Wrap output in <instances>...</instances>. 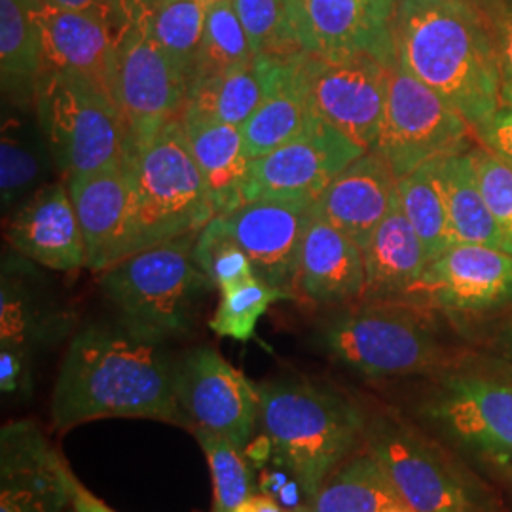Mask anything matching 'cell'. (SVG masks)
I'll list each match as a JSON object with an SVG mask.
<instances>
[{"instance_id":"obj_33","label":"cell","mask_w":512,"mask_h":512,"mask_svg":"<svg viewBox=\"0 0 512 512\" xmlns=\"http://www.w3.org/2000/svg\"><path fill=\"white\" fill-rule=\"evenodd\" d=\"M401 499L370 454L344 461L311 499L310 512H389Z\"/></svg>"},{"instance_id":"obj_44","label":"cell","mask_w":512,"mask_h":512,"mask_svg":"<svg viewBox=\"0 0 512 512\" xmlns=\"http://www.w3.org/2000/svg\"><path fill=\"white\" fill-rule=\"evenodd\" d=\"M44 4H50L55 8H65V10H93V8H105V10H114L131 19L133 8L137 0H40Z\"/></svg>"},{"instance_id":"obj_46","label":"cell","mask_w":512,"mask_h":512,"mask_svg":"<svg viewBox=\"0 0 512 512\" xmlns=\"http://www.w3.org/2000/svg\"><path fill=\"white\" fill-rule=\"evenodd\" d=\"M469 2H473L475 6H478L482 12H486L490 19L494 16L495 10L499 8V4L503 2V0H469Z\"/></svg>"},{"instance_id":"obj_16","label":"cell","mask_w":512,"mask_h":512,"mask_svg":"<svg viewBox=\"0 0 512 512\" xmlns=\"http://www.w3.org/2000/svg\"><path fill=\"white\" fill-rule=\"evenodd\" d=\"M512 298V255L486 245H454L435 258L403 300L444 311H482Z\"/></svg>"},{"instance_id":"obj_22","label":"cell","mask_w":512,"mask_h":512,"mask_svg":"<svg viewBox=\"0 0 512 512\" xmlns=\"http://www.w3.org/2000/svg\"><path fill=\"white\" fill-rule=\"evenodd\" d=\"M427 412L458 439L512 458V387L484 378H452Z\"/></svg>"},{"instance_id":"obj_43","label":"cell","mask_w":512,"mask_h":512,"mask_svg":"<svg viewBox=\"0 0 512 512\" xmlns=\"http://www.w3.org/2000/svg\"><path fill=\"white\" fill-rule=\"evenodd\" d=\"M67 484H69V497H71V509L73 512H116L107 507L99 497L95 495L78 480L73 469L67 465Z\"/></svg>"},{"instance_id":"obj_42","label":"cell","mask_w":512,"mask_h":512,"mask_svg":"<svg viewBox=\"0 0 512 512\" xmlns=\"http://www.w3.org/2000/svg\"><path fill=\"white\" fill-rule=\"evenodd\" d=\"M484 147L512 165V103H503L494 114L475 129Z\"/></svg>"},{"instance_id":"obj_35","label":"cell","mask_w":512,"mask_h":512,"mask_svg":"<svg viewBox=\"0 0 512 512\" xmlns=\"http://www.w3.org/2000/svg\"><path fill=\"white\" fill-rule=\"evenodd\" d=\"M253 61L255 54L232 6V0H219L209 4L196 71L190 82L241 69L251 65Z\"/></svg>"},{"instance_id":"obj_41","label":"cell","mask_w":512,"mask_h":512,"mask_svg":"<svg viewBox=\"0 0 512 512\" xmlns=\"http://www.w3.org/2000/svg\"><path fill=\"white\" fill-rule=\"evenodd\" d=\"M499 71H501V99L512 103V2H501L492 16Z\"/></svg>"},{"instance_id":"obj_28","label":"cell","mask_w":512,"mask_h":512,"mask_svg":"<svg viewBox=\"0 0 512 512\" xmlns=\"http://www.w3.org/2000/svg\"><path fill=\"white\" fill-rule=\"evenodd\" d=\"M44 73L38 0H0V76L4 103L35 109Z\"/></svg>"},{"instance_id":"obj_9","label":"cell","mask_w":512,"mask_h":512,"mask_svg":"<svg viewBox=\"0 0 512 512\" xmlns=\"http://www.w3.org/2000/svg\"><path fill=\"white\" fill-rule=\"evenodd\" d=\"M105 86L126 124V147H137L179 118L188 95V76L129 21L110 52Z\"/></svg>"},{"instance_id":"obj_21","label":"cell","mask_w":512,"mask_h":512,"mask_svg":"<svg viewBox=\"0 0 512 512\" xmlns=\"http://www.w3.org/2000/svg\"><path fill=\"white\" fill-rule=\"evenodd\" d=\"M395 198L397 177L378 152L368 150L315 200L313 215L365 249L391 211Z\"/></svg>"},{"instance_id":"obj_20","label":"cell","mask_w":512,"mask_h":512,"mask_svg":"<svg viewBox=\"0 0 512 512\" xmlns=\"http://www.w3.org/2000/svg\"><path fill=\"white\" fill-rule=\"evenodd\" d=\"M129 21L114 10H65L38 0L44 71L86 74L105 82L110 52Z\"/></svg>"},{"instance_id":"obj_38","label":"cell","mask_w":512,"mask_h":512,"mask_svg":"<svg viewBox=\"0 0 512 512\" xmlns=\"http://www.w3.org/2000/svg\"><path fill=\"white\" fill-rule=\"evenodd\" d=\"M255 57H291L302 52L283 0H232Z\"/></svg>"},{"instance_id":"obj_23","label":"cell","mask_w":512,"mask_h":512,"mask_svg":"<svg viewBox=\"0 0 512 512\" xmlns=\"http://www.w3.org/2000/svg\"><path fill=\"white\" fill-rule=\"evenodd\" d=\"M80 222L88 270L103 274L122 260L129 213V184L124 165H112L67 181Z\"/></svg>"},{"instance_id":"obj_2","label":"cell","mask_w":512,"mask_h":512,"mask_svg":"<svg viewBox=\"0 0 512 512\" xmlns=\"http://www.w3.org/2000/svg\"><path fill=\"white\" fill-rule=\"evenodd\" d=\"M395 52L473 129L503 105L494 23L469 0H397Z\"/></svg>"},{"instance_id":"obj_1","label":"cell","mask_w":512,"mask_h":512,"mask_svg":"<svg viewBox=\"0 0 512 512\" xmlns=\"http://www.w3.org/2000/svg\"><path fill=\"white\" fill-rule=\"evenodd\" d=\"M52 425L59 431L103 418H147L190 429L162 344L122 325L78 330L55 380Z\"/></svg>"},{"instance_id":"obj_32","label":"cell","mask_w":512,"mask_h":512,"mask_svg":"<svg viewBox=\"0 0 512 512\" xmlns=\"http://www.w3.org/2000/svg\"><path fill=\"white\" fill-rule=\"evenodd\" d=\"M264 93L266 78L255 57L247 67L190 82L183 110L205 120L241 128L262 103Z\"/></svg>"},{"instance_id":"obj_27","label":"cell","mask_w":512,"mask_h":512,"mask_svg":"<svg viewBox=\"0 0 512 512\" xmlns=\"http://www.w3.org/2000/svg\"><path fill=\"white\" fill-rule=\"evenodd\" d=\"M363 255L365 300H403L431 262L399 198L366 243Z\"/></svg>"},{"instance_id":"obj_37","label":"cell","mask_w":512,"mask_h":512,"mask_svg":"<svg viewBox=\"0 0 512 512\" xmlns=\"http://www.w3.org/2000/svg\"><path fill=\"white\" fill-rule=\"evenodd\" d=\"M279 300H294L283 289L272 287L258 277L220 293L219 308L209 321V329L220 338L249 342L255 338L260 317Z\"/></svg>"},{"instance_id":"obj_4","label":"cell","mask_w":512,"mask_h":512,"mask_svg":"<svg viewBox=\"0 0 512 512\" xmlns=\"http://www.w3.org/2000/svg\"><path fill=\"white\" fill-rule=\"evenodd\" d=\"M129 213L122 260L186 234H200L217 217L181 120L148 141L126 147Z\"/></svg>"},{"instance_id":"obj_5","label":"cell","mask_w":512,"mask_h":512,"mask_svg":"<svg viewBox=\"0 0 512 512\" xmlns=\"http://www.w3.org/2000/svg\"><path fill=\"white\" fill-rule=\"evenodd\" d=\"M198 236L165 241L101 274L99 285L118 325L158 344L194 329L203 300L215 289L194 258Z\"/></svg>"},{"instance_id":"obj_50","label":"cell","mask_w":512,"mask_h":512,"mask_svg":"<svg viewBox=\"0 0 512 512\" xmlns=\"http://www.w3.org/2000/svg\"><path fill=\"white\" fill-rule=\"evenodd\" d=\"M67 512H73V509H69V511H67Z\"/></svg>"},{"instance_id":"obj_40","label":"cell","mask_w":512,"mask_h":512,"mask_svg":"<svg viewBox=\"0 0 512 512\" xmlns=\"http://www.w3.org/2000/svg\"><path fill=\"white\" fill-rule=\"evenodd\" d=\"M469 154L480 192L505 241V251L512 255V165L490 148H471Z\"/></svg>"},{"instance_id":"obj_26","label":"cell","mask_w":512,"mask_h":512,"mask_svg":"<svg viewBox=\"0 0 512 512\" xmlns=\"http://www.w3.org/2000/svg\"><path fill=\"white\" fill-rule=\"evenodd\" d=\"M294 55L256 57L266 78V93L258 109L241 126L251 160L293 141L310 126L313 116L298 80Z\"/></svg>"},{"instance_id":"obj_18","label":"cell","mask_w":512,"mask_h":512,"mask_svg":"<svg viewBox=\"0 0 512 512\" xmlns=\"http://www.w3.org/2000/svg\"><path fill=\"white\" fill-rule=\"evenodd\" d=\"M67 310L31 260L16 251L2 258L0 349H10L33 365L35 355L54 348L73 332Z\"/></svg>"},{"instance_id":"obj_13","label":"cell","mask_w":512,"mask_h":512,"mask_svg":"<svg viewBox=\"0 0 512 512\" xmlns=\"http://www.w3.org/2000/svg\"><path fill=\"white\" fill-rule=\"evenodd\" d=\"M365 150L317 118L293 141L251 160L245 203L260 198L317 200Z\"/></svg>"},{"instance_id":"obj_24","label":"cell","mask_w":512,"mask_h":512,"mask_svg":"<svg viewBox=\"0 0 512 512\" xmlns=\"http://www.w3.org/2000/svg\"><path fill=\"white\" fill-rule=\"evenodd\" d=\"M363 249L313 215L300 256L296 296L315 306H342L365 296Z\"/></svg>"},{"instance_id":"obj_30","label":"cell","mask_w":512,"mask_h":512,"mask_svg":"<svg viewBox=\"0 0 512 512\" xmlns=\"http://www.w3.org/2000/svg\"><path fill=\"white\" fill-rule=\"evenodd\" d=\"M433 173L456 245H486L505 251L503 236L476 181L469 150L435 160Z\"/></svg>"},{"instance_id":"obj_34","label":"cell","mask_w":512,"mask_h":512,"mask_svg":"<svg viewBox=\"0 0 512 512\" xmlns=\"http://www.w3.org/2000/svg\"><path fill=\"white\" fill-rule=\"evenodd\" d=\"M397 198L406 219L410 220L412 228L420 236L431 262L456 245L446 207L435 181L433 162L421 165L414 173L399 179Z\"/></svg>"},{"instance_id":"obj_19","label":"cell","mask_w":512,"mask_h":512,"mask_svg":"<svg viewBox=\"0 0 512 512\" xmlns=\"http://www.w3.org/2000/svg\"><path fill=\"white\" fill-rule=\"evenodd\" d=\"M6 239L12 251L55 272L88 268L84 234L65 183L44 184L18 205Z\"/></svg>"},{"instance_id":"obj_11","label":"cell","mask_w":512,"mask_h":512,"mask_svg":"<svg viewBox=\"0 0 512 512\" xmlns=\"http://www.w3.org/2000/svg\"><path fill=\"white\" fill-rule=\"evenodd\" d=\"M179 404L192 427L219 433L245 450L260 423V391L217 349L186 351L173 363ZM188 429V431H190Z\"/></svg>"},{"instance_id":"obj_49","label":"cell","mask_w":512,"mask_h":512,"mask_svg":"<svg viewBox=\"0 0 512 512\" xmlns=\"http://www.w3.org/2000/svg\"><path fill=\"white\" fill-rule=\"evenodd\" d=\"M205 4H213V2H219V0H202Z\"/></svg>"},{"instance_id":"obj_3","label":"cell","mask_w":512,"mask_h":512,"mask_svg":"<svg viewBox=\"0 0 512 512\" xmlns=\"http://www.w3.org/2000/svg\"><path fill=\"white\" fill-rule=\"evenodd\" d=\"M258 391L275 463L311 501L365 435V416L338 389L306 378H279Z\"/></svg>"},{"instance_id":"obj_48","label":"cell","mask_w":512,"mask_h":512,"mask_svg":"<svg viewBox=\"0 0 512 512\" xmlns=\"http://www.w3.org/2000/svg\"><path fill=\"white\" fill-rule=\"evenodd\" d=\"M507 344H509V346H511L512 349V329L509 330V336H507Z\"/></svg>"},{"instance_id":"obj_29","label":"cell","mask_w":512,"mask_h":512,"mask_svg":"<svg viewBox=\"0 0 512 512\" xmlns=\"http://www.w3.org/2000/svg\"><path fill=\"white\" fill-rule=\"evenodd\" d=\"M2 116L0 137V196L2 209L14 211L40 190L55 164L38 126L35 109L10 107Z\"/></svg>"},{"instance_id":"obj_12","label":"cell","mask_w":512,"mask_h":512,"mask_svg":"<svg viewBox=\"0 0 512 512\" xmlns=\"http://www.w3.org/2000/svg\"><path fill=\"white\" fill-rule=\"evenodd\" d=\"M302 52L366 54L393 67L397 0H283Z\"/></svg>"},{"instance_id":"obj_6","label":"cell","mask_w":512,"mask_h":512,"mask_svg":"<svg viewBox=\"0 0 512 512\" xmlns=\"http://www.w3.org/2000/svg\"><path fill=\"white\" fill-rule=\"evenodd\" d=\"M429 308L408 300H365L321 327V344L366 378H401L437 370L448 361Z\"/></svg>"},{"instance_id":"obj_47","label":"cell","mask_w":512,"mask_h":512,"mask_svg":"<svg viewBox=\"0 0 512 512\" xmlns=\"http://www.w3.org/2000/svg\"><path fill=\"white\" fill-rule=\"evenodd\" d=\"M389 512H414L412 511V509H408V507H406V505H403V503H401V505H397V507H393V509H391V511Z\"/></svg>"},{"instance_id":"obj_31","label":"cell","mask_w":512,"mask_h":512,"mask_svg":"<svg viewBox=\"0 0 512 512\" xmlns=\"http://www.w3.org/2000/svg\"><path fill=\"white\" fill-rule=\"evenodd\" d=\"M207 6L202 0H137L131 19L192 80L202 44Z\"/></svg>"},{"instance_id":"obj_8","label":"cell","mask_w":512,"mask_h":512,"mask_svg":"<svg viewBox=\"0 0 512 512\" xmlns=\"http://www.w3.org/2000/svg\"><path fill=\"white\" fill-rule=\"evenodd\" d=\"M311 116L372 150L384 118L391 69L366 54L294 55Z\"/></svg>"},{"instance_id":"obj_15","label":"cell","mask_w":512,"mask_h":512,"mask_svg":"<svg viewBox=\"0 0 512 512\" xmlns=\"http://www.w3.org/2000/svg\"><path fill=\"white\" fill-rule=\"evenodd\" d=\"M368 454L382 467L401 503L414 512H473L456 473L433 446L401 421L382 418L368 431Z\"/></svg>"},{"instance_id":"obj_36","label":"cell","mask_w":512,"mask_h":512,"mask_svg":"<svg viewBox=\"0 0 512 512\" xmlns=\"http://www.w3.org/2000/svg\"><path fill=\"white\" fill-rule=\"evenodd\" d=\"M192 435L200 442L213 478V511L238 512L239 507L255 495V476L234 442L219 433L192 427Z\"/></svg>"},{"instance_id":"obj_39","label":"cell","mask_w":512,"mask_h":512,"mask_svg":"<svg viewBox=\"0 0 512 512\" xmlns=\"http://www.w3.org/2000/svg\"><path fill=\"white\" fill-rule=\"evenodd\" d=\"M194 258L220 293L256 277L251 258L224 230L219 217L211 220L200 232L194 245Z\"/></svg>"},{"instance_id":"obj_17","label":"cell","mask_w":512,"mask_h":512,"mask_svg":"<svg viewBox=\"0 0 512 512\" xmlns=\"http://www.w3.org/2000/svg\"><path fill=\"white\" fill-rule=\"evenodd\" d=\"M67 465L37 421L2 425L0 512H67Z\"/></svg>"},{"instance_id":"obj_25","label":"cell","mask_w":512,"mask_h":512,"mask_svg":"<svg viewBox=\"0 0 512 512\" xmlns=\"http://www.w3.org/2000/svg\"><path fill=\"white\" fill-rule=\"evenodd\" d=\"M192 156L202 171L217 217L245 203L251 158L239 126L205 120L190 112L179 114Z\"/></svg>"},{"instance_id":"obj_10","label":"cell","mask_w":512,"mask_h":512,"mask_svg":"<svg viewBox=\"0 0 512 512\" xmlns=\"http://www.w3.org/2000/svg\"><path fill=\"white\" fill-rule=\"evenodd\" d=\"M471 129L439 93L395 63L382 128L372 150L384 158L399 181L421 165L467 150Z\"/></svg>"},{"instance_id":"obj_45","label":"cell","mask_w":512,"mask_h":512,"mask_svg":"<svg viewBox=\"0 0 512 512\" xmlns=\"http://www.w3.org/2000/svg\"><path fill=\"white\" fill-rule=\"evenodd\" d=\"M238 512H285L274 499L264 497V495H251L241 507Z\"/></svg>"},{"instance_id":"obj_7","label":"cell","mask_w":512,"mask_h":512,"mask_svg":"<svg viewBox=\"0 0 512 512\" xmlns=\"http://www.w3.org/2000/svg\"><path fill=\"white\" fill-rule=\"evenodd\" d=\"M33 107L65 181L122 164L126 124L105 82L86 74L44 71Z\"/></svg>"},{"instance_id":"obj_14","label":"cell","mask_w":512,"mask_h":512,"mask_svg":"<svg viewBox=\"0 0 512 512\" xmlns=\"http://www.w3.org/2000/svg\"><path fill=\"white\" fill-rule=\"evenodd\" d=\"M313 203L310 198H260L219 215L224 230L251 258L256 277L293 298H298V268Z\"/></svg>"}]
</instances>
